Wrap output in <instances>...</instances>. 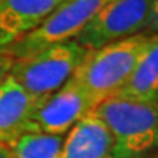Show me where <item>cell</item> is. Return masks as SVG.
Segmentation results:
<instances>
[{"instance_id": "7", "label": "cell", "mask_w": 158, "mask_h": 158, "mask_svg": "<svg viewBox=\"0 0 158 158\" xmlns=\"http://www.w3.org/2000/svg\"><path fill=\"white\" fill-rule=\"evenodd\" d=\"M40 102L7 75L0 84V142L10 145L22 133L32 132L31 118Z\"/></svg>"}, {"instance_id": "10", "label": "cell", "mask_w": 158, "mask_h": 158, "mask_svg": "<svg viewBox=\"0 0 158 158\" xmlns=\"http://www.w3.org/2000/svg\"><path fill=\"white\" fill-rule=\"evenodd\" d=\"M114 97L142 102L158 101V35Z\"/></svg>"}, {"instance_id": "16", "label": "cell", "mask_w": 158, "mask_h": 158, "mask_svg": "<svg viewBox=\"0 0 158 158\" xmlns=\"http://www.w3.org/2000/svg\"><path fill=\"white\" fill-rule=\"evenodd\" d=\"M0 2H2V0H0Z\"/></svg>"}, {"instance_id": "15", "label": "cell", "mask_w": 158, "mask_h": 158, "mask_svg": "<svg viewBox=\"0 0 158 158\" xmlns=\"http://www.w3.org/2000/svg\"><path fill=\"white\" fill-rule=\"evenodd\" d=\"M152 158H158V157H152Z\"/></svg>"}, {"instance_id": "1", "label": "cell", "mask_w": 158, "mask_h": 158, "mask_svg": "<svg viewBox=\"0 0 158 158\" xmlns=\"http://www.w3.org/2000/svg\"><path fill=\"white\" fill-rule=\"evenodd\" d=\"M157 35L138 34L97 50H88L73 78L86 91L95 107L122 89Z\"/></svg>"}, {"instance_id": "3", "label": "cell", "mask_w": 158, "mask_h": 158, "mask_svg": "<svg viewBox=\"0 0 158 158\" xmlns=\"http://www.w3.org/2000/svg\"><path fill=\"white\" fill-rule=\"evenodd\" d=\"M88 50L75 40L15 60L10 75L31 95L43 101L60 89L76 72Z\"/></svg>"}, {"instance_id": "9", "label": "cell", "mask_w": 158, "mask_h": 158, "mask_svg": "<svg viewBox=\"0 0 158 158\" xmlns=\"http://www.w3.org/2000/svg\"><path fill=\"white\" fill-rule=\"evenodd\" d=\"M113 136L92 110L64 136L62 158H111Z\"/></svg>"}, {"instance_id": "12", "label": "cell", "mask_w": 158, "mask_h": 158, "mask_svg": "<svg viewBox=\"0 0 158 158\" xmlns=\"http://www.w3.org/2000/svg\"><path fill=\"white\" fill-rule=\"evenodd\" d=\"M142 34L145 35H157L158 34V0H154L152 7H151V13L148 18V22L145 28L142 31Z\"/></svg>"}, {"instance_id": "13", "label": "cell", "mask_w": 158, "mask_h": 158, "mask_svg": "<svg viewBox=\"0 0 158 158\" xmlns=\"http://www.w3.org/2000/svg\"><path fill=\"white\" fill-rule=\"evenodd\" d=\"M13 63H15V59H13V57L0 51V84H2L3 79L9 75Z\"/></svg>"}, {"instance_id": "5", "label": "cell", "mask_w": 158, "mask_h": 158, "mask_svg": "<svg viewBox=\"0 0 158 158\" xmlns=\"http://www.w3.org/2000/svg\"><path fill=\"white\" fill-rule=\"evenodd\" d=\"M154 0H108L86 23L75 41L86 50L142 34Z\"/></svg>"}, {"instance_id": "2", "label": "cell", "mask_w": 158, "mask_h": 158, "mask_svg": "<svg viewBox=\"0 0 158 158\" xmlns=\"http://www.w3.org/2000/svg\"><path fill=\"white\" fill-rule=\"evenodd\" d=\"M94 111L113 136L111 158H147L158 149V101L111 97Z\"/></svg>"}, {"instance_id": "14", "label": "cell", "mask_w": 158, "mask_h": 158, "mask_svg": "<svg viewBox=\"0 0 158 158\" xmlns=\"http://www.w3.org/2000/svg\"><path fill=\"white\" fill-rule=\"evenodd\" d=\"M0 158H13L10 147L7 143H3V142H0Z\"/></svg>"}, {"instance_id": "4", "label": "cell", "mask_w": 158, "mask_h": 158, "mask_svg": "<svg viewBox=\"0 0 158 158\" xmlns=\"http://www.w3.org/2000/svg\"><path fill=\"white\" fill-rule=\"evenodd\" d=\"M108 0H64L34 31L0 47L15 60L32 56L48 47L72 41Z\"/></svg>"}, {"instance_id": "11", "label": "cell", "mask_w": 158, "mask_h": 158, "mask_svg": "<svg viewBox=\"0 0 158 158\" xmlns=\"http://www.w3.org/2000/svg\"><path fill=\"white\" fill-rule=\"evenodd\" d=\"M64 136L27 132L12 142L13 158H62Z\"/></svg>"}, {"instance_id": "8", "label": "cell", "mask_w": 158, "mask_h": 158, "mask_svg": "<svg viewBox=\"0 0 158 158\" xmlns=\"http://www.w3.org/2000/svg\"><path fill=\"white\" fill-rule=\"evenodd\" d=\"M64 0H2L0 47L34 31Z\"/></svg>"}, {"instance_id": "6", "label": "cell", "mask_w": 158, "mask_h": 158, "mask_svg": "<svg viewBox=\"0 0 158 158\" xmlns=\"http://www.w3.org/2000/svg\"><path fill=\"white\" fill-rule=\"evenodd\" d=\"M95 104L72 76L60 89L40 102L32 114V132L64 136Z\"/></svg>"}]
</instances>
